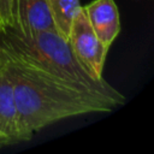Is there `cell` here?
<instances>
[{
  "mask_svg": "<svg viewBox=\"0 0 154 154\" xmlns=\"http://www.w3.org/2000/svg\"><path fill=\"white\" fill-rule=\"evenodd\" d=\"M5 146H8V143H7V141L0 137V149H1L2 147H5Z\"/></svg>",
  "mask_w": 154,
  "mask_h": 154,
  "instance_id": "cell-9",
  "label": "cell"
},
{
  "mask_svg": "<svg viewBox=\"0 0 154 154\" xmlns=\"http://www.w3.org/2000/svg\"><path fill=\"white\" fill-rule=\"evenodd\" d=\"M11 28L22 34L57 30L47 0H13Z\"/></svg>",
  "mask_w": 154,
  "mask_h": 154,
  "instance_id": "cell-4",
  "label": "cell"
},
{
  "mask_svg": "<svg viewBox=\"0 0 154 154\" xmlns=\"http://www.w3.org/2000/svg\"><path fill=\"white\" fill-rule=\"evenodd\" d=\"M99 40L109 48L120 31L119 11L113 0H94L83 7Z\"/></svg>",
  "mask_w": 154,
  "mask_h": 154,
  "instance_id": "cell-5",
  "label": "cell"
},
{
  "mask_svg": "<svg viewBox=\"0 0 154 154\" xmlns=\"http://www.w3.org/2000/svg\"><path fill=\"white\" fill-rule=\"evenodd\" d=\"M0 54L100 94L119 106L125 103V96L120 91L103 78H95L87 70L73 53L69 41L57 30L22 34L8 26L0 30Z\"/></svg>",
  "mask_w": 154,
  "mask_h": 154,
  "instance_id": "cell-2",
  "label": "cell"
},
{
  "mask_svg": "<svg viewBox=\"0 0 154 154\" xmlns=\"http://www.w3.org/2000/svg\"><path fill=\"white\" fill-rule=\"evenodd\" d=\"M1 66L13 85L24 141L58 120L89 113H108L119 106L100 94L4 55Z\"/></svg>",
  "mask_w": 154,
  "mask_h": 154,
  "instance_id": "cell-1",
  "label": "cell"
},
{
  "mask_svg": "<svg viewBox=\"0 0 154 154\" xmlns=\"http://www.w3.org/2000/svg\"><path fill=\"white\" fill-rule=\"evenodd\" d=\"M0 64H1V55H0Z\"/></svg>",
  "mask_w": 154,
  "mask_h": 154,
  "instance_id": "cell-10",
  "label": "cell"
},
{
  "mask_svg": "<svg viewBox=\"0 0 154 154\" xmlns=\"http://www.w3.org/2000/svg\"><path fill=\"white\" fill-rule=\"evenodd\" d=\"M57 31L67 40L72 20L81 11L79 0H47Z\"/></svg>",
  "mask_w": 154,
  "mask_h": 154,
  "instance_id": "cell-7",
  "label": "cell"
},
{
  "mask_svg": "<svg viewBox=\"0 0 154 154\" xmlns=\"http://www.w3.org/2000/svg\"><path fill=\"white\" fill-rule=\"evenodd\" d=\"M67 41L76 57L87 70L95 78L102 79L108 47L105 46L94 32L83 7L72 20Z\"/></svg>",
  "mask_w": 154,
  "mask_h": 154,
  "instance_id": "cell-3",
  "label": "cell"
},
{
  "mask_svg": "<svg viewBox=\"0 0 154 154\" xmlns=\"http://www.w3.org/2000/svg\"><path fill=\"white\" fill-rule=\"evenodd\" d=\"M12 2L13 0H0V30L12 25Z\"/></svg>",
  "mask_w": 154,
  "mask_h": 154,
  "instance_id": "cell-8",
  "label": "cell"
},
{
  "mask_svg": "<svg viewBox=\"0 0 154 154\" xmlns=\"http://www.w3.org/2000/svg\"><path fill=\"white\" fill-rule=\"evenodd\" d=\"M0 137L8 144L22 142L23 135L11 79L0 64Z\"/></svg>",
  "mask_w": 154,
  "mask_h": 154,
  "instance_id": "cell-6",
  "label": "cell"
}]
</instances>
